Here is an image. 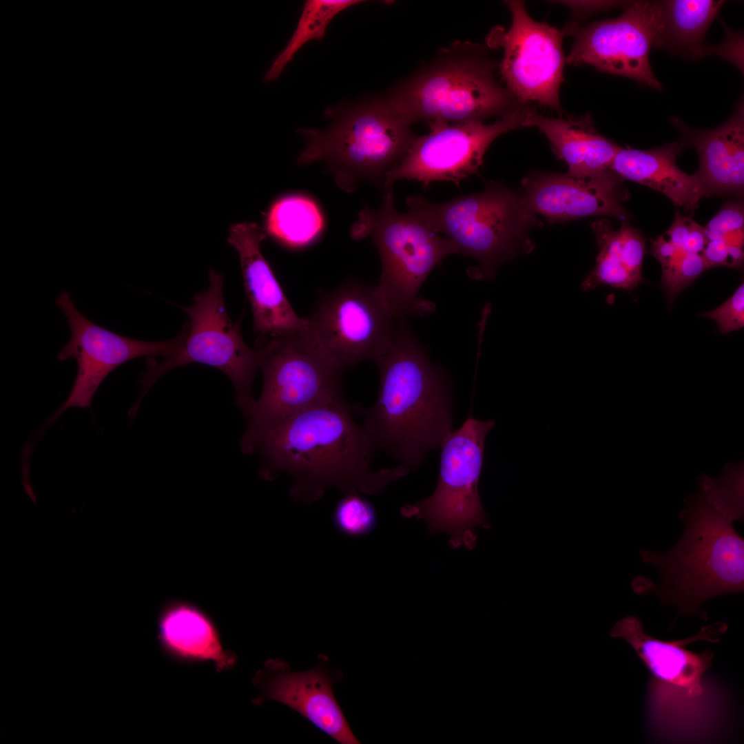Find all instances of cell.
<instances>
[{
    "label": "cell",
    "instance_id": "1",
    "mask_svg": "<svg viewBox=\"0 0 744 744\" xmlns=\"http://www.w3.org/2000/svg\"><path fill=\"white\" fill-rule=\"evenodd\" d=\"M375 452L342 393L281 422L256 451L260 456L259 477L273 480L280 474L289 475L290 497L303 504L318 501L329 488L342 495H378L409 473L402 464L373 470Z\"/></svg>",
    "mask_w": 744,
    "mask_h": 744
},
{
    "label": "cell",
    "instance_id": "2",
    "mask_svg": "<svg viewBox=\"0 0 744 744\" xmlns=\"http://www.w3.org/2000/svg\"><path fill=\"white\" fill-rule=\"evenodd\" d=\"M679 518L685 528L674 546L665 552H639L643 563L658 570L660 583L636 577L632 588L637 594H652L663 605L676 606L678 615H696L706 621L702 603L743 592L744 540L733 526L743 519V506L701 485L699 493L685 501Z\"/></svg>",
    "mask_w": 744,
    "mask_h": 744
},
{
    "label": "cell",
    "instance_id": "3",
    "mask_svg": "<svg viewBox=\"0 0 744 744\" xmlns=\"http://www.w3.org/2000/svg\"><path fill=\"white\" fill-rule=\"evenodd\" d=\"M375 362L378 396L360 412L361 425L376 452L415 468L453 430L451 381L402 322L392 344Z\"/></svg>",
    "mask_w": 744,
    "mask_h": 744
},
{
    "label": "cell",
    "instance_id": "4",
    "mask_svg": "<svg viewBox=\"0 0 744 744\" xmlns=\"http://www.w3.org/2000/svg\"><path fill=\"white\" fill-rule=\"evenodd\" d=\"M727 625L716 622L690 638L663 641L647 634L641 621L628 616L618 621L610 636L622 638L650 672L648 712L656 733L672 739L703 734L719 716V697L706 678L714 653H696L686 645L700 640L717 643Z\"/></svg>",
    "mask_w": 744,
    "mask_h": 744
},
{
    "label": "cell",
    "instance_id": "5",
    "mask_svg": "<svg viewBox=\"0 0 744 744\" xmlns=\"http://www.w3.org/2000/svg\"><path fill=\"white\" fill-rule=\"evenodd\" d=\"M414 213L446 238L456 254L471 257L477 265L468 270L475 280L493 278L497 267L521 250L530 252L528 237L541 223L521 194L490 182L481 192L435 203L421 196L406 198Z\"/></svg>",
    "mask_w": 744,
    "mask_h": 744
},
{
    "label": "cell",
    "instance_id": "6",
    "mask_svg": "<svg viewBox=\"0 0 744 744\" xmlns=\"http://www.w3.org/2000/svg\"><path fill=\"white\" fill-rule=\"evenodd\" d=\"M384 188L380 207H363L351 235L356 240L369 236L378 248L382 269L375 287L393 315L402 320L433 311L431 302L418 297L419 291L431 271L456 251L417 215L397 211L392 186Z\"/></svg>",
    "mask_w": 744,
    "mask_h": 744
},
{
    "label": "cell",
    "instance_id": "7",
    "mask_svg": "<svg viewBox=\"0 0 744 744\" xmlns=\"http://www.w3.org/2000/svg\"><path fill=\"white\" fill-rule=\"evenodd\" d=\"M207 289L194 296L192 304L182 307L189 317L183 329L184 337L179 349L157 362L147 358V369L138 382L142 389L138 400L131 408L136 412L149 389L165 373L190 363H200L216 368L231 382L236 391L235 403L247 419L256 400L252 393L254 377L260 369L265 349H252L241 333V318H229L224 301L223 276L211 269Z\"/></svg>",
    "mask_w": 744,
    "mask_h": 744
},
{
    "label": "cell",
    "instance_id": "8",
    "mask_svg": "<svg viewBox=\"0 0 744 744\" xmlns=\"http://www.w3.org/2000/svg\"><path fill=\"white\" fill-rule=\"evenodd\" d=\"M383 101L359 105L324 130L300 129L306 145L297 163L323 161L338 186L353 192L362 180L383 186L386 174L405 156L417 136Z\"/></svg>",
    "mask_w": 744,
    "mask_h": 744
},
{
    "label": "cell",
    "instance_id": "9",
    "mask_svg": "<svg viewBox=\"0 0 744 744\" xmlns=\"http://www.w3.org/2000/svg\"><path fill=\"white\" fill-rule=\"evenodd\" d=\"M261 394L240 441L245 455L256 453L265 435L290 417L342 393L341 370L308 331L270 338L264 344Z\"/></svg>",
    "mask_w": 744,
    "mask_h": 744
},
{
    "label": "cell",
    "instance_id": "10",
    "mask_svg": "<svg viewBox=\"0 0 744 744\" xmlns=\"http://www.w3.org/2000/svg\"><path fill=\"white\" fill-rule=\"evenodd\" d=\"M455 46L430 68L383 101L409 125L418 121L455 123L504 116L516 108L514 97L495 80L493 65L484 58Z\"/></svg>",
    "mask_w": 744,
    "mask_h": 744
},
{
    "label": "cell",
    "instance_id": "11",
    "mask_svg": "<svg viewBox=\"0 0 744 744\" xmlns=\"http://www.w3.org/2000/svg\"><path fill=\"white\" fill-rule=\"evenodd\" d=\"M494 426L493 420H479L470 415L459 428L452 430L440 446V474L434 492L401 510L406 517L424 519L432 533H446L453 548H473L475 529L488 527L478 483L485 439Z\"/></svg>",
    "mask_w": 744,
    "mask_h": 744
},
{
    "label": "cell",
    "instance_id": "12",
    "mask_svg": "<svg viewBox=\"0 0 744 744\" xmlns=\"http://www.w3.org/2000/svg\"><path fill=\"white\" fill-rule=\"evenodd\" d=\"M307 318L311 335L343 371L379 358L392 344L402 322L375 286L358 281L320 292Z\"/></svg>",
    "mask_w": 744,
    "mask_h": 744
},
{
    "label": "cell",
    "instance_id": "13",
    "mask_svg": "<svg viewBox=\"0 0 744 744\" xmlns=\"http://www.w3.org/2000/svg\"><path fill=\"white\" fill-rule=\"evenodd\" d=\"M530 107L519 106L489 125L481 121L428 123L430 132L415 138L402 160L386 174L383 187L402 178L415 180L424 187L433 181L459 186L463 179L478 174L483 156L497 137L526 127Z\"/></svg>",
    "mask_w": 744,
    "mask_h": 744
},
{
    "label": "cell",
    "instance_id": "14",
    "mask_svg": "<svg viewBox=\"0 0 744 744\" xmlns=\"http://www.w3.org/2000/svg\"><path fill=\"white\" fill-rule=\"evenodd\" d=\"M506 3L511 25L508 30L495 27L487 43L504 50L499 70L508 92L521 103L537 102L561 112L559 92L565 63L561 43L568 29L559 30L533 20L521 1Z\"/></svg>",
    "mask_w": 744,
    "mask_h": 744
},
{
    "label": "cell",
    "instance_id": "15",
    "mask_svg": "<svg viewBox=\"0 0 744 744\" xmlns=\"http://www.w3.org/2000/svg\"><path fill=\"white\" fill-rule=\"evenodd\" d=\"M570 32L575 35V43L565 63L590 65L661 90L649 56L659 35L658 2L629 3L617 18L581 28L572 25Z\"/></svg>",
    "mask_w": 744,
    "mask_h": 744
},
{
    "label": "cell",
    "instance_id": "16",
    "mask_svg": "<svg viewBox=\"0 0 744 744\" xmlns=\"http://www.w3.org/2000/svg\"><path fill=\"white\" fill-rule=\"evenodd\" d=\"M56 304L63 313L71 333L57 359L65 361L74 358L78 364L70 393L56 417L69 408L90 407L99 386L121 364L141 356H169L178 349L183 340V331L172 340L159 342L138 340L112 332L80 312L66 291L59 293Z\"/></svg>",
    "mask_w": 744,
    "mask_h": 744
},
{
    "label": "cell",
    "instance_id": "17",
    "mask_svg": "<svg viewBox=\"0 0 744 744\" xmlns=\"http://www.w3.org/2000/svg\"><path fill=\"white\" fill-rule=\"evenodd\" d=\"M284 660H267L252 681L258 690L253 703H281L338 743L359 744L333 692V685L342 679V672L330 669L324 659L309 670L292 672Z\"/></svg>",
    "mask_w": 744,
    "mask_h": 744
},
{
    "label": "cell",
    "instance_id": "18",
    "mask_svg": "<svg viewBox=\"0 0 744 744\" xmlns=\"http://www.w3.org/2000/svg\"><path fill=\"white\" fill-rule=\"evenodd\" d=\"M623 180L611 169L584 178L535 172L524 179L521 195L533 214L550 224L595 215L626 220L620 204L628 198Z\"/></svg>",
    "mask_w": 744,
    "mask_h": 744
},
{
    "label": "cell",
    "instance_id": "19",
    "mask_svg": "<svg viewBox=\"0 0 744 744\" xmlns=\"http://www.w3.org/2000/svg\"><path fill=\"white\" fill-rule=\"evenodd\" d=\"M265 238L258 225L247 222L230 228L228 242L239 256L254 329L270 339L304 330L309 324L307 318L295 312L263 256L260 244Z\"/></svg>",
    "mask_w": 744,
    "mask_h": 744
},
{
    "label": "cell",
    "instance_id": "20",
    "mask_svg": "<svg viewBox=\"0 0 744 744\" xmlns=\"http://www.w3.org/2000/svg\"><path fill=\"white\" fill-rule=\"evenodd\" d=\"M156 639L162 653L185 665L211 663L218 672L235 668L236 654L225 649L211 617L196 603L172 599L160 608Z\"/></svg>",
    "mask_w": 744,
    "mask_h": 744
},
{
    "label": "cell",
    "instance_id": "21",
    "mask_svg": "<svg viewBox=\"0 0 744 744\" xmlns=\"http://www.w3.org/2000/svg\"><path fill=\"white\" fill-rule=\"evenodd\" d=\"M672 124L682 133L684 146H692L699 156L695 173L707 196L738 194L744 184V107L740 101L731 117L716 128L696 130L674 118Z\"/></svg>",
    "mask_w": 744,
    "mask_h": 744
},
{
    "label": "cell",
    "instance_id": "22",
    "mask_svg": "<svg viewBox=\"0 0 744 744\" xmlns=\"http://www.w3.org/2000/svg\"><path fill=\"white\" fill-rule=\"evenodd\" d=\"M684 147L681 142H672L646 150L620 147L610 168L623 179L663 193L692 215L707 194L696 174H688L677 166L676 158Z\"/></svg>",
    "mask_w": 744,
    "mask_h": 744
},
{
    "label": "cell",
    "instance_id": "23",
    "mask_svg": "<svg viewBox=\"0 0 744 744\" xmlns=\"http://www.w3.org/2000/svg\"><path fill=\"white\" fill-rule=\"evenodd\" d=\"M537 127L549 140L558 158L568 165L566 174L576 178L595 175L610 169L621 147L601 135L591 118L548 117L530 108L526 127Z\"/></svg>",
    "mask_w": 744,
    "mask_h": 744
},
{
    "label": "cell",
    "instance_id": "24",
    "mask_svg": "<svg viewBox=\"0 0 744 744\" xmlns=\"http://www.w3.org/2000/svg\"><path fill=\"white\" fill-rule=\"evenodd\" d=\"M724 1L718 0H670L658 1L657 48L674 54L703 55L705 34Z\"/></svg>",
    "mask_w": 744,
    "mask_h": 744
},
{
    "label": "cell",
    "instance_id": "25",
    "mask_svg": "<svg viewBox=\"0 0 744 744\" xmlns=\"http://www.w3.org/2000/svg\"><path fill=\"white\" fill-rule=\"evenodd\" d=\"M324 221L317 205L299 195L283 197L270 208L266 218L269 234L291 247L313 242L323 228Z\"/></svg>",
    "mask_w": 744,
    "mask_h": 744
},
{
    "label": "cell",
    "instance_id": "26",
    "mask_svg": "<svg viewBox=\"0 0 744 744\" xmlns=\"http://www.w3.org/2000/svg\"><path fill=\"white\" fill-rule=\"evenodd\" d=\"M357 0H309L304 3L296 29L282 52L265 76L266 82L281 74L296 53L308 41L321 39L327 25L340 12L359 3Z\"/></svg>",
    "mask_w": 744,
    "mask_h": 744
},
{
    "label": "cell",
    "instance_id": "27",
    "mask_svg": "<svg viewBox=\"0 0 744 744\" xmlns=\"http://www.w3.org/2000/svg\"><path fill=\"white\" fill-rule=\"evenodd\" d=\"M333 521L335 527L347 536L358 537L371 533L377 521L375 510L358 493L344 495L336 504Z\"/></svg>",
    "mask_w": 744,
    "mask_h": 744
},
{
    "label": "cell",
    "instance_id": "28",
    "mask_svg": "<svg viewBox=\"0 0 744 744\" xmlns=\"http://www.w3.org/2000/svg\"><path fill=\"white\" fill-rule=\"evenodd\" d=\"M619 233L610 240L603 249L614 263L624 267L639 283L642 279V266L645 254V241L641 233L624 220Z\"/></svg>",
    "mask_w": 744,
    "mask_h": 744
},
{
    "label": "cell",
    "instance_id": "29",
    "mask_svg": "<svg viewBox=\"0 0 744 744\" xmlns=\"http://www.w3.org/2000/svg\"><path fill=\"white\" fill-rule=\"evenodd\" d=\"M707 269L701 254H684L662 269L661 285L669 303Z\"/></svg>",
    "mask_w": 744,
    "mask_h": 744
},
{
    "label": "cell",
    "instance_id": "30",
    "mask_svg": "<svg viewBox=\"0 0 744 744\" xmlns=\"http://www.w3.org/2000/svg\"><path fill=\"white\" fill-rule=\"evenodd\" d=\"M700 316L714 320L723 334L742 329L744 326L743 283L721 306Z\"/></svg>",
    "mask_w": 744,
    "mask_h": 744
},
{
    "label": "cell",
    "instance_id": "31",
    "mask_svg": "<svg viewBox=\"0 0 744 744\" xmlns=\"http://www.w3.org/2000/svg\"><path fill=\"white\" fill-rule=\"evenodd\" d=\"M744 214L740 203L724 205L705 227L707 242L721 239L727 235L743 231Z\"/></svg>",
    "mask_w": 744,
    "mask_h": 744
},
{
    "label": "cell",
    "instance_id": "32",
    "mask_svg": "<svg viewBox=\"0 0 744 744\" xmlns=\"http://www.w3.org/2000/svg\"><path fill=\"white\" fill-rule=\"evenodd\" d=\"M743 247L742 243L716 239L707 242L701 255L707 269L719 266L739 268L743 262Z\"/></svg>",
    "mask_w": 744,
    "mask_h": 744
},
{
    "label": "cell",
    "instance_id": "33",
    "mask_svg": "<svg viewBox=\"0 0 744 744\" xmlns=\"http://www.w3.org/2000/svg\"><path fill=\"white\" fill-rule=\"evenodd\" d=\"M650 252L661 263L662 269L668 267L676 258L684 254L679 251L664 234L652 241Z\"/></svg>",
    "mask_w": 744,
    "mask_h": 744
},
{
    "label": "cell",
    "instance_id": "34",
    "mask_svg": "<svg viewBox=\"0 0 744 744\" xmlns=\"http://www.w3.org/2000/svg\"><path fill=\"white\" fill-rule=\"evenodd\" d=\"M693 220L676 212L674 220L670 229L664 234L672 245L683 252Z\"/></svg>",
    "mask_w": 744,
    "mask_h": 744
},
{
    "label": "cell",
    "instance_id": "35",
    "mask_svg": "<svg viewBox=\"0 0 744 744\" xmlns=\"http://www.w3.org/2000/svg\"><path fill=\"white\" fill-rule=\"evenodd\" d=\"M707 243L705 227L693 220L683 250V254H702Z\"/></svg>",
    "mask_w": 744,
    "mask_h": 744
}]
</instances>
